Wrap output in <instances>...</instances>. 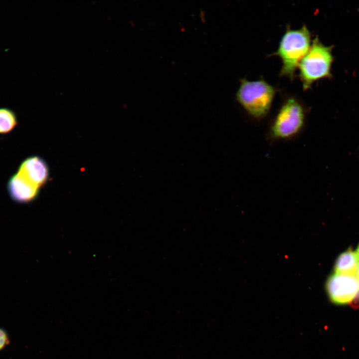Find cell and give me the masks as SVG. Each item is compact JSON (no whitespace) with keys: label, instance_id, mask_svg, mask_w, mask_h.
<instances>
[{"label":"cell","instance_id":"obj_1","mask_svg":"<svg viewBox=\"0 0 359 359\" xmlns=\"http://www.w3.org/2000/svg\"><path fill=\"white\" fill-rule=\"evenodd\" d=\"M311 45V33L306 25L296 29L287 27L277 50L273 53L278 56L282 61L280 75L292 80L300 61L309 50Z\"/></svg>","mask_w":359,"mask_h":359},{"label":"cell","instance_id":"obj_2","mask_svg":"<svg viewBox=\"0 0 359 359\" xmlns=\"http://www.w3.org/2000/svg\"><path fill=\"white\" fill-rule=\"evenodd\" d=\"M333 60L331 46L325 45L317 37L315 38L298 66L304 90L310 88L315 81L331 76Z\"/></svg>","mask_w":359,"mask_h":359},{"label":"cell","instance_id":"obj_3","mask_svg":"<svg viewBox=\"0 0 359 359\" xmlns=\"http://www.w3.org/2000/svg\"><path fill=\"white\" fill-rule=\"evenodd\" d=\"M276 93L275 88L264 80L241 79L236 93L239 103L251 116L260 118L269 112Z\"/></svg>","mask_w":359,"mask_h":359},{"label":"cell","instance_id":"obj_4","mask_svg":"<svg viewBox=\"0 0 359 359\" xmlns=\"http://www.w3.org/2000/svg\"><path fill=\"white\" fill-rule=\"evenodd\" d=\"M305 112L302 105L294 98L287 99L280 107L271 127L274 139H286L296 135L302 129Z\"/></svg>","mask_w":359,"mask_h":359},{"label":"cell","instance_id":"obj_5","mask_svg":"<svg viewBox=\"0 0 359 359\" xmlns=\"http://www.w3.org/2000/svg\"><path fill=\"white\" fill-rule=\"evenodd\" d=\"M325 289L329 300L335 305L350 304L359 298V281L354 276L334 273L328 277Z\"/></svg>","mask_w":359,"mask_h":359},{"label":"cell","instance_id":"obj_6","mask_svg":"<svg viewBox=\"0 0 359 359\" xmlns=\"http://www.w3.org/2000/svg\"><path fill=\"white\" fill-rule=\"evenodd\" d=\"M16 173L39 188L48 179L49 169L47 164L42 158L31 156L21 163Z\"/></svg>","mask_w":359,"mask_h":359},{"label":"cell","instance_id":"obj_7","mask_svg":"<svg viewBox=\"0 0 359 359\" xmlns=\"http://www.w3.org/2000/svg\"><path fill=\"white\" fill-rule=\"evenodd\" d=\"M7 188L10 198L19 203L32 201L36 198L39 192V188L24 180L17 173L9 179Z\"/></svg>","mask_w":359,"mask_h":359},{"label":"cell","instance_id":"obj_8","mask_svg":"<svg viewBox=\"0 0 359 359\" xmlns=\"http://www.w3.org/2000/svg\"><path fill=\"white\" fill-rule=\"evenodd\" d=\"M359 264V255L357 251L349 248L341 253L335 264V273L338 274L354 276Z\"/></svg>","mask_w":359,"mask_h":359},{"label":"cell","instance_id":"obj_9","mask_svg":"<svg viewBox=\"0 0 359 359\" xmlns=\"http://www.w3.org/2000/svg\"><path fill=\"white\" fill-rule=\"evenodd\" d=\"M17 124V118L14 112L8 108H0V134L10 132Z\"/></svg>","mask_w":359,"mask_h":359},{"label":"cell","instance_id":"obj_10","mask_svg":"<svg viewBox=\"0 0 359 359\" xmlns=\"http://www.w3.org/2000/svg\"><path fill=\"white\" fill-rule=\"evenodd\" d=\"M9 343V339L6 332L0 328V351Z\"/></svg>","mask_w":359,"mask_h":359},{"label":"cell","instance_id":"obj_11","mask_svg":"<svg viewBox=\"0 0 359 359\" xmlns=\"http://www.w3.org/2000/svg\"><path fill=\"white\" fill-rule=\"evenodd\" d=\"M356 278H357V279L359 281V265H358V268H357V272H356Z\"/></svg>","mask_w":359,"mask_h":359},{"label":"cell","instance_id":"obj_12","mask_svg":"<svg viewBox=\"0 0 359 359\" xmlns=\"http://www.w3.org/2000/svg\"><path fill=\"white\" fill-rule=\"evenodd\" d=\"M357 253H358V254L359 255V245L358 246V247H357Z\"/></svg>","mask_w":359,"mask_h":359}]
</instances>
